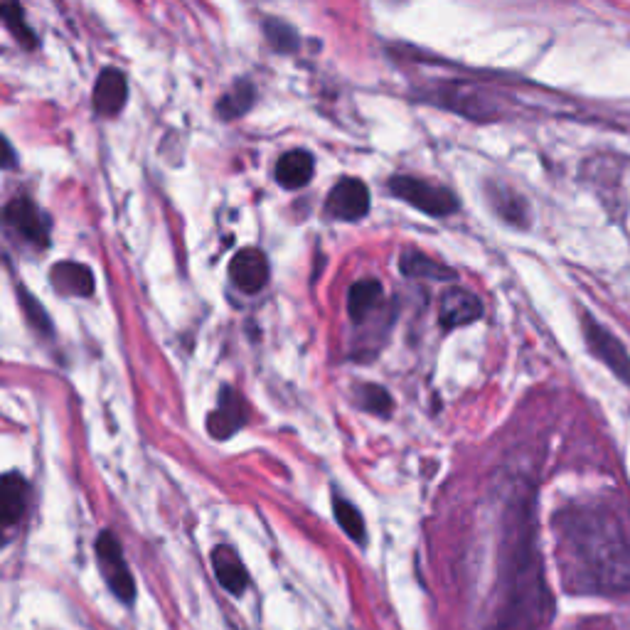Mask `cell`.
Returning a JSON list of instances; mask_svg holds the SVG:
<instances>
[{
    "instance_id": "1",
    "label": "cell",
    "mask_w": 630,
    "mask_h": 630,
    "mask_svg": "<svg viewBox=\"0 0 630 630\" xmlns=\"http://www.w3.org/2000/svg\"><path fill=\"white\" fill-rule=\"evenodd\" d=\"M564 589L579 596H623L630 591V539L613 512L569 505L554 517Z\"/></svg>"
},
{
    "instance_id": "2",
    "label": "cell",
    "mask_w": 630,
    "mask_h": 630,
    "mask_svg": "<svg viewBox=\"0 0 630 630\" xmlns=\"http://www.w3.org/2000/svg\"><path fill=\"white\" fill-rule=\"evenodd\" d=\"M552 613L554 599L537 549L535 505L522 495L507 510L495 630H547Z\"/></svg>"
},
{
    "instance_id": "3",
    "label": "cell",
    "mask_w": 630,
    "mask_h": 630,
    "mask_svg": "<svg viewBox=\"0 0 630 630\" xmlns=\"http://www.w3.org/2000/svg\"><path fill=\"white\" fill-rule=\"evenodd\" d=\"M389 190L399 200H404L407 205L431 217H448L458 210V200L451 190L426 183L421 178H411V175H397V178L389 180Z\"/></svg>"
},
{
    "instance_id": "4",
    "label": "cell",
    "mask_w": 630,
    "mask_h": 630,
    "mask_svg": "<svg viewBox=\"0 0 630 630\" xmlns=\"http://www.w3.org/2000/svg\"><path fill=\"white\" fill-rule=\"evenodd\" d=\"M581 320H584L586 345L594 352V357H599L613 375L630 387V352L626 350V345H623L606 325L599 323L594 315L586 313Z\"/></svg>"
},
{
    "instance_id": "5",
    "label": "cell",
    "mask_w": 630,
    "mask_h": 630,
    "mask_svg": "<svg viewBox=\"0 0 630 630\" xmlns=\"http://www.w3.org/2000/svg\"><path fill=\"white\" fill-rule=\"evenodd\" d=\"M96 557H99L101 574H104L109 589L126 603H131L133 599H136V584H133L131 571H128L126 567L121 544L109 530L101 532V535L96 537Z\"/></svg>"
},
{
    "instance_id": "6",
    "label": "cell",
    "mask_w": 630,
    "mask_h": 630,
    "mask_svg": "<svg viewBox=\"0 0 630 630\" xmlns=\"http://www.w3.org/2000/svg\"><path fill=\"white\" fill-rule=\"evenodd\" d=\"M5 224L32 247L45 249L50 244V220L28 197H15V200L8 202Z\"/></svg>"
},
{
    "instance_id": "7",
    "label": "cell",
    "mask_w": 630,
    "mask_h": 630,
    "mask_svg": "<svg viewBox=\"0 0 630 630\" xmlns=\"http://www.w3.org/2000/svg\"><path fill=\"white\" fill-rule=\"evenodd\" d=\"M370 212V190L362 180L343 178L325 200V215L340 222H355Z\"/></svg>"
},
{
    "instance_id": "8",
    "label": "cell",
    "mask_w": 630,
    "mask_h": 630,
    "mask_svg": "<svg viewBox=\"0 0 630 630\" xmlns=\"http://www.w3.org/2000/svg\"><path fill=\"white\" fill-rule=\"evenodd\" d=\"M229 279L242 293H259L269 281V261L259 249H242L229 264Z\"/></svg>"
},
{
    "instance_id": "9",
    "label": "cell",
    "mask_w": 630,
    "mask_h": 630,
    "mask_svg": "<svg viewBox=\"0 0 630 630\" xmlns=\"http://www.w3.org/2000/svg\"><path fill=\"white\" fill-rule=\"evenodd\" d=\"M244 419H247V407H244V399L239 397L234 389L224 387L222 394H220V402H217V409L212 411L210 419H207V431H210L215 439L224 441L242 429Z\"/></svg>"
},
{
    "instance_id": "10",
    "label": "cell",
    "mask_w": 630,
    "mask_h": 630,
    "mask_svg": "<svg viewBox=\"0 0 630 630\" xmlns=\"http://www.w3.org/2000/svg\"><path fill=\"white\" fill-rule=\"evenodd\" d=\"M480 315H483V303L471 291H466V288H451V291L443 293L439 320L446 330L473 323Z\"/></svg>"
},
{
    "instance_id": "11",
    "label": "cell",
    "mask_w": 630,
    "mask_h": 630,
    "mask_svg": "<svg viewBox=\"0 0 630 630\" xmlns=\"http://www.w3.org/2000/svg\"><path fill=\"white\" fill-rule=\"evenodd\" d=\"M128 82L119 69H104L94 84V109L101 116H116L126 106Z\"/></svg>"
},
{
    "instance_id": "12",
    "label": "cell",
    "mask_w": 630,
    "mask_h": 630,
    "mask_svg": "<svg viewBox=\"0 0 630 630\" xmlns=\"http://www.w3.org/2000/svg\"><path fill=\"white\" fill-rule=\"evenodd\" d=\"M315 173V158L303 148L288 151L276 163V183L286 190H298L311 183Z\"/></svg>"
},
{
    "instance_id": "13",
    "label": "cell",
    "mask_w": 630,
    "mask_h": 630,
    "mask_svg": "<svg viewBox=\"0 0 630 630\" xmlns=\"http://www.w3.org/2000/svg\"><path fill=\"white\" fill-rule=\"evenodd\" d=\"M50 281L64 296H92L94 293V274L89 266L77 264V261H62L52 266Z\"/></svg>"
},
{
    "instance_id": "14",
    "label": "cell",
    "mask_w": 630,
    "mask_h": 630,
    "mask_svg": "<svg viewBox=\"0 0 630 630\" xmlns=\"http://www.w3.org/2000/svg\"><path fill=\"white\" fill-rule=\"evenodd\" d=\"M212 564H215L217 579H220V584L229 591V594L242 596L244 591H247L249 574L247 569H244L242 559L237 557V552H234L232 547H224V544L217 547L215 552H212Z\"/></svg>"
},
{
    "instance_id": "15",
    "label": "cell",
    "mask_w": 630,
    "mask_h": 630,
    "mask_svg": "<svg viewBox=\"0 0 630 630\" xmlns=\"http://www.w3.org/2000/svg\"><path fill=\"white\" fill-rule=\"evenodd\" d=\"M25 507H28V483L18 473H8L3 478V488H0V517H3V525H18L20 517L25 515Z\"/></svg>"
},
{
    "instance_id": "16",
    "label": "cell",
    "mask_w": 630,
    "mask_h": 630,
    "mask_svg": "<svg viewBox=\"0 0 630 630\" xmlns=\"http://www.w3.org/2000/svg\"><path fill=\"white\" fill-rule=\"evenodd\" d=\"M399 269L409 279H434V281H453L456 271L443 266L441 261H434L431 256L421 252H404L399 259Z\"/></svg>"
},
{
    "instance_id": "17",
    "label": "cell",
    "mask_w": 630,
    "mask_h": 630,
    "mask_svg": "<svg viewBox=\"0 0 630 630\" xmlns=\"http://www.w3.org/2000/svg\"><path fill=\"white\" fill-rule=\"evenodd\" d=\"M490 205L505 222L515 224V227H527V222H530L527 202L505 185H490Z\"/></svg>"
},
{
    "instance_id": "18",
    "label": "cell",
    "mask_w": 630,
    "mask_h": 630,
    "mask_svg": "<svg viewBox=\"0 0 630 630\" xmlns=\"http://www.w3.org/2000/svg\"><path fill=\"white\" fill-rule=\"evenodd\" d=\"M382 303V284L372 279H362L357 284H352L350 293H347V311L355 320H362L365 315H370L375 308Z\"/></svg>"
},
{
    "instance_id": "19",
    "label": "cell",
    "mask_w": 630,
    "mask_h": 630,
    "mask_svg": "<svg viewBox=\"0 0 630 630\" xmlns=\"http://www.w3.org/2000/svg\"><path fill=\"white\" fill-rule=\"evenodd\" d=\"M254 99H256V92L252 84L239 82L232 92H227L222 96V101L217 104V111H220L222 119H227V121L239 119V116H244L249 109H252Z\"/></svg>"
},
{
    "instance_id": "20",
    "label": "cell",
    "mask_w": 630,
    "mask_h": 630,
    "mask_svg": "<svg viewBox=\"0 0 630 630\" xmlns=\"http://www.w3.org/2000/svg\"><path fill=\"white\" fill-rule=\"evenodd\" d=\"M333 510L335 517H338L340 527L350 535L352 539H365V522H362L360 510L355 505H350L343 498H335L333 500Z\"/></svg>"
},
{
    "instance_id": "21",
    "label": "cell",
    "mask_w": 630,
    "mask_h": 630,
    "mask_svg": "<svg viewBox=\"0 0 630 630\" xmlns=\"http://www.w3.org/2000/svg\"><path fill=\"white\" fill-rule=\"evenodd\" d=\"M264 32L276 52H284V55H288V52H293L298 47L296 30H293L291 25L281 23V20H269V23L264 25Z\"/></svg>"
},
{
    "instance_id": "22",
    "label": "cell",
    "mask_w": 630,
    "mask_h": 630,
    "mask_svg": "<svg viewBox=\"0 0 630 630\" xmlns=\"http://www.w3.org/2000/svg\"><path fill=\"white\" fill-rule=\"evenodd\" d=\"M3 18H5V25H8L10 30L15 32V37H18V42H25V45L32 47L35 45V35H32V30L25 25V18H23V8H20L15 0H5L3 3Z\"/></svg>"
},
{
    "instance_id": "23",
    "label": "cell",
    "mask_w": 630,
    "mask_h": 630,
    "mask_svg": "<svg viewBox=\"0 0 630 630\" xmlns=\"http://www.w3.org/2000/svg\"><path fill=\"white\" fill-rule=\"evenodd\" d=\"M357 397H360V407L372 411V414L384 416L392 409V399H389L387 389H382L379 384H365V387H360Z\"/></svg>"
},
{
    "instance_id": "24",
    "label": "cell",
    "mask_w": 630,
    "mask_h": 630,
    "mask_svg": "<svg viewBox=\"0 0 630 630\" xmlns=\"http://www.w3.org/2000/svg\"><path fill=\"white\" fill-rule=\"evenodd\" d=\"M20 293H23V301H25V311L35 315V320H32V325H35L37 330H42V333H50V318H47L45 311L40 308V303L35 301V298H30L28 293L20 288Z\"/></svg>"
}]
</instances>
